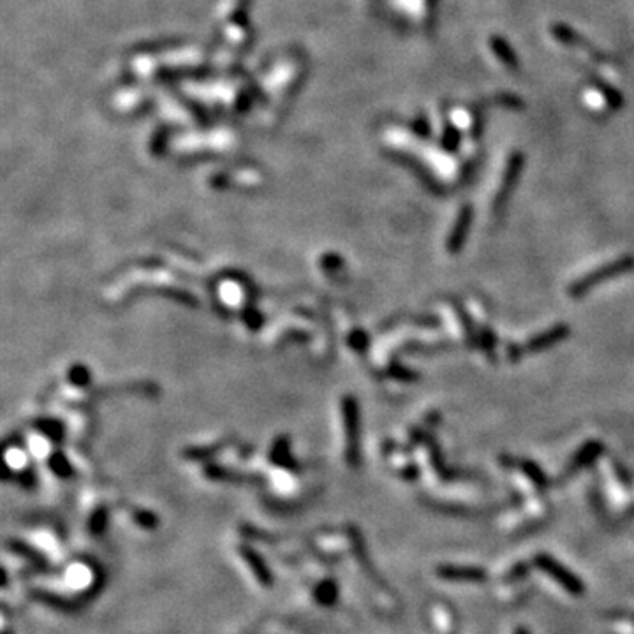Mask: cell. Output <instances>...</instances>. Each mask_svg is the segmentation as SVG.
Returning a JSON list of instances; mask_svg holds the SVG:
<instances>
[{
    "instance_id": "cell-3",
    "label": "cell",
    "mask_w": 634,
    "mask_h": 634,
    "mask_svg": "<svg viewBox=\"0 0 634 634\" xmlns=\"http://www.w3.org/2000/svg\"><path fill=\"white\" fill-rule=\"evenodd\" d=\"M633 265V261L631 259H628V261H618V263H614V265H610V266H606V270H603V272H597V273H592V275H589V277H585V279L582 280V282L580 284H576V287L575 289L571 291L573 294H578V293H583V291H587L589 289V287H592V286H596L597 282H599L601 279H604V277H614V275H617V273H622V272H626V270H629V266Z\"/></svg>"
},
{
    "instance_id": "cell-2",
    "label": "cell",
    "mask_w": 634,
    "mask_h": 634,
    "mask_svg": "<svg viewBox=\"0 0 634 634\" xmlns=\"http://www.w3.org/2000/svg\"><path fill=\"white\" fill-rule=\"evenodd\" d=\"M437 575L450 582H484L486 573L479 568H458V566H441Z\"/></svg>"
},
{
    "instance_id": "cell-5",
    "label": "cell",
    "mask_w": 634,
    "mask_h": 634,
    "mask_svg": "<svg viewBox=\"0 0 634 634\" xmlns=\"http://www.w3.org/2000/svg\"><path fill=\"white\" fill-rule=\"evenodd\" d=\"M516 634H529V633H527L523 628H520V629H516Z\"/></svg>"
},
{
    "instance_id": "cell-4",
    "label": "cell",
    "mask_w": 634,
    "mask_h": 634,
    "mask_svg": "<svg viewBox=\"0 0 634 634\" xmlns=\"http://www.w3.org/2000/svg\"><path fill=\"white\" fill-rule=\"evenodd\" d=\"M467 227H469V212L465 213V215L462 217L460 222H458L457 231H455L453 237H451V240H450V249H458L462 238H464V234L467 233Z\"/></svg>"
},
{
    "instance_id": "cell-1",
    "label": "cell",
    "mask_w": 634,
    "mask_h": 634,
    "mask_svg": "<svg viewBox=\"0 0 634 634\" xmlns=\"http://www.w3.org/2000/svg\"><path fill=\"white\" fill-rule=\"evenodd\" d=\"M534 562H536V566L541 569V571L550 575L558 585L564 587V589L568 590L569 594H573V596H582L583 590H585L583 583L580 582L571 571H568L564 566H561L555 558H551L550 555L544 554L536 555V557H534Z\"/></svg>"
}]
</instances>
